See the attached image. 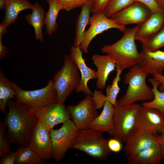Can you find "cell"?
<instances>
[{
	"mask_svg": "<svg viewBox=\"0 0 164 164\" xmlns=\"http://www.w3.org/2000/svg\"><path fill=\"white\" fill-rule=\"evenodd\" d=\"M9 112L4 119L7 130V136L10 142L19 146L29 145V137L38 119L35 113L16 101L10 99Z\"/></svg>",
	"mask_w": 164,
	"mask_h": 164,
	"instance_id": "obj_1",
	"label": "cell"
},
{
	"mask_svg": "<svg viewBox=\"0 0 164 164\" xmlns=\"http://www.w3.org/2000/svg\"><path fill=\"white\" fill-rule=\"evenodd\" d=\"M138 27L137 25L127 29L118 41L111 45H106L101 49V51L108 55L116 67L122 71L138 64L140 53L135 43V35Z\"/></svg>",
	"mask_w": 164,
	"mask_h": 164,
	"instance_id": "obj_2",
	"label": "cell"
},
{
	"mask_svg": "<svg viewBox=\"0 0 164 164\" xmlns=\"http://www.w3.org/2000/svg\"><path fill=\"white\" fill-rule=\"evenodd\" d=\"M149 74L138 64L129 68L123 81L125 84L128 85V88L125 94L118 100L119 102L122 105H127L137 101L152 100L154 97L153 93L146 81Z\"/></svg>",
	"mask_w": 164,
	"mask_h": 164,
	"instance_id": "obj_3",
	"label": "cell"
},
{
	"mask_svg": "<svg viewBox=\"0 0 164 164\" xmlns=\"http://www.w3.org/2000/svg\"><path fill=\"white\" fill-rule=\"evenodd\" d=\"M15 92L16 101L28 110L35 112L50 104L57 102L53 80H49L43 88L34 90H25L15 83L11 82Z\"/></svg>",
	"mask_w": 164,
	"mask_h": 164,
	"instance_id": "obj_4",
	"label": "cell"
},
{
	"mask_svg": "<svg viewBox=\"0 0 164 164\" xmlns=\"http://www.w3.org/2000/svg\"><path fill=\"white\" fill-rule=\"evenodd\" d=\"M103 133L90 128L79 130L71 148L80 150L94 159L106 160L111 152Z\"/></svg>",
	"mask_w": 164,
	"mask_h": 164,
	"instance_id": "obj_5",
	"label": "cell"
},
{
	"mask_svg": "<svg viewBox=\"0 0 164 164\" xmlns=\"http://www.w3.org/2000/svg\"><path fill=\"white\" fill-rule=\"evenodd\" d=\"M61 68L53 77L54 86L57 95V103L65 104L69 94L78 87L81 76L76 64L70 55L65 54Z\"/></svg>",
	"mask_w": 164,
	"mask_h": 164,
	"instance_id": "obj_6",
	"label": "cell"
},
{
	"mask_svg": "<svg viewBox=\"0 0 164 164\" xmlns=\"http://www.w3.org/2000/svg\"><path fill=\"white\" fill-rule=\"evenodd\" d=\"M114 106V128L112 136L125 144L135 127L137 114L142 105L135 103L124 105L117 100Z\"/></svg>",
	"mask_w": 164,
	"mask_h": 164,
	"instance_id": "obj_7",
	"label": "cell"
},
{
	"mask_svg": "<svg viewBox=\"0 0 164 164\" xmlns=\"http://www.w3.org/2000/svg\"><path fill=\"white\" fill-rule=\"evenodd\" d=\"M79 129L73 121L68 119L58 129L50 130L52 143V158L59 161L64 156L74 142Z\"/></svg>",
	"mask_w": 164,
	"mask_h": 164,
	"instance_id": "obj_8",
	"label": "cell"
},
{
	"mask_svg": "<svg viewBox=\"0 0 164 164\" xmlns=\"http://www.w3.org/2000/svg\"><path fill=\"white\" fill-rule=\"evenodd\" d=\"M90 26L85 31L80 47L85 54L88 52L90 44L97 35L111 29H116L123 33L126 30L125 26L120 24L111 18L107 17L103 12L93 13L91 16Z\"/></svg>",
	"mask_w": 164,
	"mask_h": 164,
	"instance_id": "obj_9",
	"label": "cell"
},
{
	"mask_svg": "<svg viewBox=\"0 0 164 164\" xmlns=\"http://www.w3.org/2000/svg\"><path fill=\"white\" fill-rule=\"evenodd\" d=\"M73 120L79 130L89 128L93 121L98 115L92 96L87 95L76 105L67 107Z\"/></svg>",
	"mask_w": 164,
	"mask_h": 164,
	"instance_id": "obj_10",
	"label": "cell"
},
{
	"mask_svg": "<svg viewBox=\"0 0 164 164\" xmlns=\"http://www.w3.org/2000/svg\"><path fill=\"white\" fill-rule=\"evenodd\" d=\"M159 135L135 127L128 138L123 149L127 157L159 144Z\"/></svg>",
	"mask_w": 164,
	"mask_h": 164,
	"instance_id": "obj_11",
	"label": "cell"
},
{
	"mask_svg": "<svg viewBox=\"0 0 164 164\" xmlns=\"http://www.w3.org/2000/svg\"><path fill=\"white\" fill-rule=\"evenodd\" d=\"M50 131L38 120L30 134L29 146L42 159L48 160L52 158V143Z\"/></svg>",
	"mask_w": 164,
	"mask_h": 164,
	"instance_id": "obj_12",
	"label": "cell"
},
{
	"mask_svg": "<svg viewBox=\"0 0 164 164\" xmlns=\"http://www.w3.org/2000/svg\"><path fill=\"white\" fill-rule=\"evenodd\" d=\"M38 120L49 130L59 124L71 119V116L65 104L57 102L48 104L34 112Z\"/></svg>",
	"mask_w": 164,
	"mask_h": 164,
	"instance_id": "obj_13",
	"label": "cell"
},
{
	"mask_svg": "<svg viewBox=\"0 0 164 164\" xmlns=\"http://www.w3.org/2000/svg\"><path fill=\"white\" fill-rule=\"evenodd\" d=\"M152 14L145 5L139 2H134L110 18L120 24L125 26L135 24L139 26L144 22Z\"/></svg>",
	"mask_w": 164,
	"mask_h": 164,
	"instance_id": "obj_14",
	"label": "cell"
},
{
	"mask_svg": "<svg viewBox=\"0 0 164 164\" xmlns=\"http://www.w3.org/2000/svg\"><path fill=\"white\" fill-rule=\"evenodd\" d=\"M83 52L80 47H71L70 56L77 66L80 73L81 78L79 84L76 90L77 92H81L85 95L93 96V93L87 86L91 79H97L96 71L89 67L86 64L83 56Z\"/></svg>",
	"mask_w": 164,
	"mask_h": 164,
	"instance_id": "obj_15",
	"label": "cell"
},
{
	"mask_svg": "<svg viewBox=\"0 0 164 164\" xmlns=\"http://www.w3.org/2000/svg\"><path fill=\"white\" fill-rule=\"evenodd\" d=\"M135 127L159 135L164 131V116L157 110L142 106L137 116Z\"/></svg>",
	"mask_w": 164,
	"mask_h": 164,
	"instance_id": "obj_16",
	"label": "cell"
},
{
	"mask_svg": "<svg viewBox=\"0 0 164 164\" xmlns=\"http://www.w3.org/2000/svg\"><path fill=\"white\" fill-rule=\"evenodd\" d=\"M164 25V10L152 13L142 24L138 26L135 39L144 43L156 34Z\"/></svg>",
	"mask_w": 164,
	"mask_h": 164,
	"instance_id": "obj_17",
	"label": "cell"
},
{
	"mask_svg": "<svg viewBox=\"0 0 164 164\" xmlns=\"http://www.w3.org/2000/svg\"><path fill=\"white\" fill-rule=\"evenodd\" d=\"M91 59L97 70L96 85L98 89L106 88V83L110 73L116 70V65L108 55L94 54Z\"/></svg>",
	"mask_w": 164,
	"mask_h": 164,
	"instance_id": "obj_18",
	"label": "cell"
},
{
	"mask_svg": "<svg viewBox=\"0 0 164 164\" xmlns=\"http://www.w3.org/2000/svg\"><path fill=\"white\" fill-rule=\"evenodd\" d=\"M138 64L149 74L162 75L164 69V51L142 50Z\"/></svg>",
	"mask_w": 164,
	"mask_h": 164,
	"instance_id": "obj_19",
	"label": "cell"
},
{
	"mask_svg": "<svg viewBox=\"0 0 164 164\" xmlns=\"http://www.w3.org/2000/svg\"><path fill=\"white\" fill-rule=\"evenodd\" d=\"M114 105L108 101H105L101 112L91 123L89 128L107 132L112 136L114 128Z\"/></svg>",
	"mask_w": 164,
	"mask_h": 164,
	"instance_id": "obj_20",
	"label": "cell"
},
{
	"mask_svg": "<svg viewBox=\"0 0 164 164\" xmlns=\"http://www.w3.org/2000/svg\"><path fill=\"white\" fill-rule=\"evenodd\" d=\"M116 76L113 79L111 85L106 87V95L102 93V91L94 90L92 96L97 109L103 107L105 101H108L114 105L115 104L117 96L118 94L120 88L118 83L121 80V75L122 71L116 67Z\"/></svg>",
	"mask_w": 164,
	"mask_h": 164,
	"instance_id": "obj_21",
	"label": "cell"
},
{
	"mask_svg": "<svg viewBox=\"0 0 164 164\" xmlns=\"http://www.w3.org/2000/svg\"><path fill=\"white\" fill-rule=\"evenodd\" d=\"M163 160L159 143L127 157L129 164H159Z\"/></svg>",
	"mask_w": 164,
	"mask_h": 164,
	"instance_id": "obj_22",
	"label": "cell"
},
{
	"mask_svg": "<svg viewBox=\"0 0 164 164\" xmlns=\"http://www.w3.org/2000/svg\"><path fill=\"white\" fill-rule=\"evenodd\" d=\"M34 4L28 0H6L3 23L8 26L15 22L20 12L27 9H32Z\"/></svg>",
	"mask_w": 164,
	"mask_h": 164,
	"instance_id": "obj_23",
	"label": "cell"
},
{
	"mask_svg": "<svg viewBox=\"0 0 164 164\" xmlns=\"http://www.w3.org/2000/svg\"><path fill=\"white\" fill-rule=\"evenodd\" d=\"M32 10V13L26 15L25 19L33 27L36 40L43 43L44 39L42 28L46 13L44 9L38 2H36L34 4Z\"/></svg>",
	"mask_w": 164,
	"mask_h": 164,
	"instance_id": "obj_24",
	"label": "cell"
},
{
	"mask_svg": "<svg viewBox=\"0 0 164 164\" xmlns=\"http://www.w3.org/2000/svg\"><path fill=\"white\" fill-rule=\"evenodd\" d=\"M91 13L88 2L81 7L80 12L76 21L75 35L73 46L79 47L81 43L85 32L86 26L89 24Z\"/></svg>",
	"mask_w": 164,
	"mask_h": 164,
	"instance_id": "obj_25",
	"label": "cell"
},
{
	"mask_svg": "<svg viewBox=\"0 0 164 164\" xmlns=\"http://www.w3.org/2000/svg\"><path fill=\"white\" fill-rule=\"evenodd\" d=\"M46 0L49 5V9L45 13L44 23L46 26L47 33L51 36L57 30L56 20L59 12L62 9L58 0Z\"/></svg>",
	"mask_w": 164,
	"mask_h": 164,
	"instance_id": "obj_26",
	"label": "cell"
},
{
	"mask_svg": "<svg viewBox=\"0 0 164 164\" xmlns=\"http://www.w3.org/2000/svg\"><path fill=\"white\" fill-rule=\"evenodd\" d=\"M15 92L9 80L5 77L1 68L0 69V110L7 114L5 109L8 101L15 99Z\"/></svg>",
	"mask_w": 164,
	"mask_h": 164,
	"instance_id": "obj_27",
	"label": "cell"
},
{
	"mask_svg": "<svg viewBox=\"0 0 164 164\" xmlns=\"http://www.w3.org/2000/svg\"><path fill=\"white\" fill-rule=\"evenodd\" d=\"M16 164H44L47 160L42 159L29 146H19L16 150Z\"/></svg>",
	"mask_w": 164,
	"mask_h": 164,
	"instance_id": "obj_28",
	"label": "cell"
},
{
	"mask_svg": "<svg viewBox=\"0 0 164 164\" xmlns=\"http://www.w3.org/2000/svg\"><path fill=\"white\" fill-rule=\"evenodd\" d=\"M148 80L152 85V90L154 97L151 101L143 102L142 105L147 108L155 109L164 116V92L158 89L160 83L153 77L149 78Z\"/></svg>",
	"mask_w": 164,
	"mask_h": 164,
	"instance_id": "obj_29",
	"label": "cell"
},
{
	"mask_svg": "<svg viewBox=\"0 0 164 164\" xmlns=\"http://www.w3.org/2000/svg\"><path fill=\"white\" fill-rule=\"evenodd\" d=\"M142 50L155 51L164 46V25L154 36L142 43Z\"/></svg>",
	"mask_w": 164,
	"mask_h": 164,
	"instance_id": "obj_30",
	"label": "cell"
},
{
	"mask_svg": "<svg viewBox=\"0 0 164 164\" xmlns=\"http://www.w3.org/2000/svg\"><path fill=\"white\" fill-rule=\"evenodd\" d=\"M134 2L133 0H111L103 12L107 17L110 18L114 15Z\"/></svg>",
	"mask_w": 164,
	"mask_h": 164,
	"instance_id": "obj_31",
	"label": "cell"
},
{
	"mask_svg": "<svg viewBox=\"0 0 164 164\" xmlns=\"http://www.w3.org/2000/svg\"><path fill=\"white\" fill-rule=\"evenodd\" d=\"M6 126L5 122H0V157L10 153V143L7 135L5 134Z\"/></svg>",
	"mask_w": 164,
	"mask_h": 164,
	"instance_id": "obj_32",
	"label": "cell"
},
{
	"mask_svg": "<svg viewBox=\"0 0 164 164\" xmlns=\"http://www.w3.org/2000/svg\"><path fill=\"white\" fill-rule=\"evenodd\" d=\"M60 4L62 10L70 11L75 8L82 7L88 3L89 0H58Z\"/></svg>",
	"mask_w": 164,
	"mask_h": 164,
	"instance_id": "obj_33",
	"label": "cell"
},
{
	"mask_svg": "<svg viewBox=\"0 0 164 164\" xmlns=\"http://www.w3.org/2000/svg\"><path fill=\"white\" fill-rule=\"evenodd\" d=\"M111 0H89L91 12H103Z\"/></svg>",
	"mask_w": 164,
	"mask_h": 164,
	"instance_id": "obj_34",
	"label": "cell"
},
{
	"mask_svg": "<svg viewBox=\"0 0 164 164\" xmlns=\"http://www.w3.org/2000/svg\"><path fill=\"white\" fill-rule=\"evenodd\" d=\"M134 2L141 3L146 6L151 11L154 13L162 9L155 0H133Z\"/></svg>",
	"mask_w": 164,
	"mask_h": 164,
	"instance_id": "obj_35",
	"label": "cell"
},
{
	"mask_svg": "<svg viewBox=\"0 0 164 164\" xmlns=\"http://www.w3.org/2000/svg\"><path fill=\"white\" fill-rule=\"evenodd\" d=\"M121 143L119 140L114 137L108 140V147L111 152H120L122 148Z\"/></svg>",
	"mask_w": 164,
	"mask_h": 164,
	"instance_id": "obj_36",
	"label": "cell"
},
{
	"mask_svg": "<svg viewBox=\"0 0 164 164\" xmlns=\"http://www.w3.org/2000/svg\"><path fill=\"white\" fill-rule=\"evenodd\" d=\"M17 152L16 151L11 152L1 157L0 164H14L17 157Z\"/></svg>",
	"mask_w": 164,
	"mask_h": 164,
	"instance_id": "obj_37",
	"label": "cell"
},
{
	"mask_svg": "<svg viewBox=\"0 0 164 164\" xmlns=\"http://www.w3.org/2000/svg\"><path fill=\"white\" fill-rule=\"evenodd\" d=\"M153 78L160 83L159 90L161 92H164V75L158 74H152Z\"/></svg>",
	"mask_w": 164,
	"mask_h": 164,
	"instance_id": "obj_38",
	"label": "cell"
},
{
	"mask_svg": "<svg viewBox=\"0 0 164 164\" xmlns=\"http://www.w3.org/2000/svg\"><path fill=\"white\" fill-rule=\"evenodd\" d=\"M9 51L6 46L3 45L2 39H0V59H3Z\"/></svg>",
	"mask_w": 164,
	"mask_h": 164,
	"instance_id": "obj_39",
	"label": "cell"
},
{
	"mask_svg": "<svg viewBox=\"0 0 164 164\" xmlns=\"http://www.w3.org/2000/svg\"><path fill=\"white\" fill-rule=\"evenodd\" d=\"M159 142L162 156L164 159V131L159 135Z\"/></svg>",
	"mask_w": 164,
	"mask_h": 164,
	"instance_id": "obj_40",
	"label": "cell"
},
{
	"mask_svg": "<svg viewBox=\"0 0 164 164\" xmlns=\"http://www.w3.org/2000/svg\"><path fill=\"white\" fill-rule=\"evenodd\" d=\"M8 26L2 22L0 24V39H2L3 34L6 33Z\"/></svg>",
	"mask_w": 164,
	"mask_h": 164,
	"instance_id": "obj_41",
	"label": "cell"
},
{
	"mask_svg": "<svg viewBox=\"0 0 164 164\" xmlns=\"http://www.w3.org/2000/svg\"><path fill=\"white\" fill-rule=\"evenodd\" d=\"M6 0H0V9H5L6 4Z\"/></svg>",
	"mask_w": 164,
	"mask_h": 164,
	"instance_id": "obj_42",
	"label": "cell"
},
{
	"mask_svg": "<svg viewBox=\"0 0 164 164\" xmlns=\"http://www.w3.org/2000/svg\"><path fill=\"white\" fill-rule=\"evenodd\" d=\"M161 8L164 10V0H155Z\"/></svg>",
	"mask_w": 164,
	"mask_h": 164,
	"instance_id": "obj_43",
	"label": "cell"
}]
</instances>
